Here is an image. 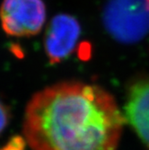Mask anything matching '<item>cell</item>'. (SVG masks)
<instances>
[{"instance_id": "cell-1", "label": "cell", "mask_w": 149, "mask_h": 150, "mask_svg": "<svg viewBox=\"0 0 149 150\" xmlns=\"http://www.w3.org/2000/svg\"><path fill=\"white\" fill-rule=\"evenodd\" d=\"M126 118L98 86L62 82L37 93L24 113L32 150H116Z\"/></svg>"}, {"instance_id": "cell-2", "label": "cell", "mask_w": 149, "mask_h": 150, "mask_svg": "<svg viewBox=\"0 0 149 150\" xmlns=\"http://www.w3.org/2000/svg\"><path fill=\"white\" fill-rule=\"evenodd\" d=\"M102 19L108 33L121 43H136L149 32L146 0H109Z\"/></svg>"}, {"instance_id": "cell-3", "label": "cell", "mask_w": 149, "mask_h": 150, "mask_svg": "<svg viewBox=\"0 0 149 150\" xmlns=\"http://www.w3.org/2000/svg\"><path fill=\"white\" fill-rule=\"evenodd\" d=\"M46 21L43 0H3L0 22L3 31L13 37H32L42 30Z\"/></svg>"}, {"instance_id": "cell-4", "label": "cell", "mask_w": 149, "mask_h": 150, "mask_svg": "<svg viewBox=\"0 0 149 150\" xmlns=\"http://www.w3.org/2000/svg\"><path fill=\"white\" fill-rule=\"evenodd\" d=\"M81 34L79 22L67 13H59L49 22L44 38V50L51 64L59 63L74 51Z\"/></svg>"}, {"instance_id": "cell-5", "label": "cell", "mask_w": 149, "mask_h": 150, "mask_svg": "<svg viewBox=\"0 0 149 150\" xmlns=\"http://www.w3.org/2000/svg\"><path fill=\"white\" fill-rule=\"evenodd\" d=\"M126 121L149 150V76L133 80L127 92Z\"/></svg>"}, {"instance_id": "cell-6", "label": "cell", "mask_w": 149, "mask_h": 150, "mask_svg": "<svg viewBox=\"0 0 149 150\" xmlns=\"http://www.w3.org/2000/svg\"><path fill=\"white\" fill-rule=\"evenodd\" d=\"M9 120V113L7 108L0 102V134L6 129Z\"/></svg>"}, {"instance_id": "cell-7", "label": "cell", "mask_w": 149, "mask_h": 150, "mask_svg": "<svg viewBox=\"0 0 149 150\" xmlns=\"http://www.w3.org/2000/svg\"><path fill=\"white\" fill-rule=\"evenodd\" d=\"M147 1V4H148V7H149V0H146Z\"/></svg>"}]
</instances>
